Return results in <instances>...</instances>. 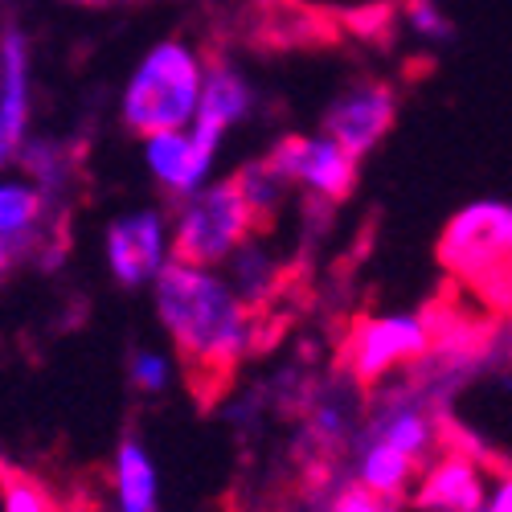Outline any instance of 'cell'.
<instances>
[{"instance_id":"obj_1","label":"cell","mask_w":512,"mask_h":512,"mask_svg":"<svg viewBox=\"0 0 512 512\" xmlns=\"http://www.w3.org/2000/svg\"><path fill=\"white\" fill-rule=\"evenodd\" d=\"M156 312L185 361L193 390H222L250 345V312L205 267L164 263L156 275Z\"/></svg>"},{"instance_id":"obj_2","label":"cell","mask_w":512,"mask_h":512,"mask_svg":"<svg viewBox=\"0 0 512 512\" xmlns=\"http://www.w3.org/2000/svg\"><path fill=\"white\" fill-rule=\"evenodd\" d=\"M201 107V70L185 46H156L123 95V119L140 136L181 132Z\"/></svg>"},{"instance_id":"obj_3","label":"cell","mask_w":512,"mask_h":512,"mask_svg":"<svg viewBox=\"0 0 512 512\" xmlns=\"http://www.w3.org/2000/svg\"><path fill=\"white\" fill-rule=\"evenodd\" d=\"M250 230H254V218L238 181H222L197 193L181 213V222L173 230V263L213 267L226 254H234Z\"/></svg>"},{"instance_id":"obj_4","label":"cell","mask_w":512,"mask_h":512,"mask_svg":"<svg viewBox=\"0 0 512 512\" xmlns=\"http://www.w3.org/2000/svg\"><path fill=\"white\" fill-rule=\"evenodd\" d=\"M439 259L459 275H488L512 259V205L476 201L459 209L439 238Z\"/></svg>"},{"instance_id":"obj_5","label":"cell","mask_w":512,"mask_h":512,"mask_svg":"<svg viewBox=\"0 0 512 512\" xmlns=\"http://www.w3.org/2000/svg\"><path fill=\"white\" fill-rule=\"evenodd\" d=\"M267 164L287 185H308L324 201H345L357 185V156L345 152L332 136H287L275 144Z\"/></svg>"},{"instance_id":"obj_6","label":"cell","mask_w":512,"mask_h":512,"mask_svg":"<svg viewBox=\"0 0 512 512\" xmlns=\"http://www.w3.org/2000/svg\"><path fill=\"white\" fill-rule=\"evenodd\" d=\"M431 349V320L422 316H373L353 332L349 361L357 381H377Z\"/></svg>"},{"instance_id":"obj_7","label":"cell","mask_w":512,"mask_h":512,"mask_svg":"<svg viewBox=\"0 0 512 512\" xmlns=\"http://www.w3.org/2000/svg\"><path fill=\"white\" fill-rule=\"evenodd\" d=\"M394 115H398V99L394 91L386 87V82H357V87H349L345 95H340L328 115H324V132L345 148L353 152L357 160L365 152H373L381 144V136L394 127Z\"/></svg>"},{"instance_id":"obj_8","label":"cell","mask_w":512,"mask_h":512,"mask_svg":"<svg viewBox=\"0 0 512 512\" xmlns=\"http://www.w3.org/2000/svg\"><path fill=\"white\" fill-rule=\"evenodd\" d=\"M418 508L426 512H480L488 500L484 476L476 459L467 455H443L439 463H431V472L418 480Z\"/></svg>"},{"instance_id":"obj_9","label":"cell","mask_w":512,"mask_h":512,"mask_svg":"<svg viewBox=\"0 0 512 512\" xmlns=\"http://www.w3.org/2000/svg\"><path fill=\"white\" fill-rule=\"evenodd\" d=\"M369 439H381L398 447L402 455L410 459H426L439 443V422L431 414V406H422L418 398H386L377 410H373V422H369Z\"/></svg>"},{"instance_id":"obj_10","label":"cell","mask_w":512,"mask_h":512,"mask_svg":"<svg viewBox=\"0 0 512 512\" xmlns=\"http://www.w3.org/2000/svg\"><path fill=\"white\" fill-rule=\"evenodd\" d=\"M107 254H111V271L119 283L136 287L148 275H160V218L156 213H136L123 218L107 234Z\"/></svg>"},{"instance_id":"obj_11","label":"cell","mask_w":512,"mask_h":512,"mask_svg":"<svg viewBox=\"0 0 512 512\" xmlns=\"http://www.w3.org/2000/svg\"><path fill=\"white\" fill-rule=\"evenodd\" d=\"M250 111V91H246V82L222 66V62H213V70L205 74V87H201V107H197V148L205 156H213V148H218V136H222V127L242 119Z\"/></svg>"},{"instance_id":"obj_12","label":"cell","mask_w":512,"mask_h":512,"mask_svg":"<svg viewBox=\"0 0 512 512\" xmlns=\"http://www.w3.org/2000/svg\"><path fill=\"white\" fill-rule=\"evenodd\" d=\"M328 37V21L300 0H259L254 5V46H312Z\"/></svg>"},{"instance_id":"obj_13","label":"cell","mask_w":512,"mask_h":512,"mask_svg":"<svg viewBox=\"0 0 512 512\" xmlns=\"http://www.w3.org/2000/svg\"><path fill=\"white\" fill-rule=\"evenodd\" d=\"M160 508V476L144 443L123 439L115 451V512H156Z\"/></svg>"},{"instance_id":"obj_14","label":"cell","mask_w":512,"mask_h":512,"mask_svg":"<svg viewBox=\"0 0 512 512\" xmlns=\"http://www.w3.org/2000/svg\"><path fill=\"white\" fill-rule=\"evenodd\" d=\"M418 476V459L402 455L398 447L381 443V439H369L361 447V459H357V484L381 500H398Z\"/></svg>"},{"instance_id":"obj_15","label":"cell","mask_w":512,"mask_h":512,"mask_svg":"<svg viewBox=\"0 0 512 512\" xmlns=\"http://www.w3.org/2000/svg\"><path fill=\"white\" fill-rule=\"evenodd\" d=\"M209 160H213V156H205V152L197 148V140H193V136H181V132L152 136V144H148L152 173H156L168 189H177V193H189V189L205 177Z\"/></svg>"},{"instance_id":"obj_16","label":"cell","mask_w":512,"mask_h":512,"mask_svg":"<svg viewBox=\"0 0 512 512\" xmlns=\"http://www.w3.org/2000/svg\"><path fill=\"white\" fill-rule=\"evenodd\" d=\"M25 115H29V99H25V37L9 33L5 37V99H0V160H9L13 148L21 144Z\"/></svg>"},{"instance_id":"obj_17","label":"cell","mask_w":512,"mask_h":512,"mask_svg":"<svg viewBox=\"0 0 512 512\" xmlns=\"http://www.w3.org/2000/svg\"><path fill=\"white\" fill-rule=\"evenodd\" d=\"M41 193L29 185H0V238H17L25 226L37 222Z\"/></svg>"},{"instance_id":"obj_18","label":"cell","mask_w":512,"mask_h":512,"mask_svg":"<svg viewBox=\"0 0 512 512\" xmlns=\"http://www.w3.org/2000/svg\"><path fill=\"white\" fill-rule=\"evenodd\" d=\"M0 512H54L46 492L25 476H9L5 480V496H0Z\"/></svg>"},{"instance_id":"obj_19","label":"cell","mask_w":512,"mask_h":512,"mask_svg":"<svg viewBox=\"0 0 512 512\" xmlns=\"http://www.w3.org/2000/svg\"><path fill=\"white\" fill-rule=\"evenodd\" d=\"M168 377H173V369H168V361L160 353H136L132 357V381L144 394H160L168 386Z\"/></svg>"},{"instance_id":"obj_20","label":"cell","mask_w":512,"mask_h":512,"mask_svg":"<svg viewBox=\"0 0 512 512\" xmlns=\"http://www.w3.org/2000/svg\"><path fill=\"white\" fill-rule=\"evenodd\" d=\"M406 13H410V25L431 37V41H447L451 37V21L435 9V0H406Z\"/></svg>"},{"instance_id":"obj_21","label":"cell","mask_w":512,"mask_h":512,"mask_svg":"<svg viewBox=\"0 0 512 512\" xmlns=\"http://www.w3.org/2000/svg\"><path fill=\"white\" fill-rule=\"evenodd\" d=\"M328 512H386V500L365 492L361 484H353L345 492H336V500L328 504Z\"/></svg>"},{"instance_id":"obj_22","label":"cell","mask_w":512,"mask_h":512,"mask_svg":"<svg viewBox=\"0 0 512 512\" xmlns=\"http://www.w3.org/2000/svg\"><path fill=\"white\" fill-rule=\"evenodd\" d=\"M484 512H512V472H504V476H500V480L488 488Z\"/></svg>"},{"instance_id":"obj_23","label":"cell","mask_w":512,"mask_h":512,"mask_svg":"<svg viewBox=\"0 0 512 512\" xmlns=\"http://www.w3.org/2000/svg\"><path fill=\"white\" fill-rule=\"evenodd\" d=\"M9 271V250H0V275Z\"/></svg>"},{"instance_id":"obj_24","label":"cell","mask_w":512,"mask_h":512,"mask_svg":"<svg viewBox=\"0 0 512 512\" xmlns=\"http://www.w3.org/2000/svg\"><path fill=\"white\" fill-rule=\"evenodd\" d=\"M74 5H107V0H74Z\"/></svg>"},{"instance_id":"obj_25","label":"cell","mask_w":512,"mask_h":512,"mask_svg":"<svg viewBox=\"0 0 512 512\" xmlns=\"http://www.w3.org/2000/svg\"><path fill=\"white\" fill-rule=\"evenodd\" d=\"M480 512H484V508H480Z\"/></svg>"}]
</instances>
